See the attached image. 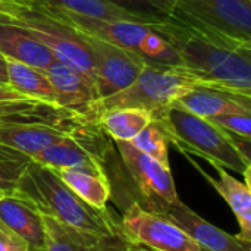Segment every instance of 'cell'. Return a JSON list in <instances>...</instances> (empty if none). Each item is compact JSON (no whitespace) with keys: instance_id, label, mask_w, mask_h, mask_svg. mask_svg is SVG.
<instances>
[{"instance_id":"obj_1","label":"cell","mask_w":251,"mask_h":251,"mask_svg":"<svg viewBox=\"0 0 251 251\" xmlns=\"http://www.w3.org/2000/svg\"><path fill=\"white\" fill-rule=\"evenodd\" d=\"M199 84L251 97V46L197 32L172 16L153 25Z\"/></svg>"},{"instance_id":"obj_2","label":"cell","mask_w":251,"mask_h":251,"mask_svg":"<svg viewBox=\"0 0 251 251\" xmlns=\"http://www.w3.org/2000/svg\"><path fill=\"white\" fill-rule=\"evenodd\" d=\"M13 194L28 200L41 215L97 243L119 234V225L109 210L101 212L87 204L51 168L31 162Z\"/></svg>"},{"instance_id":"obj_3","label":"cell","mask_w":251,"mask_h":251,"mask_svg":"<svg viewBox=\"0 0 251 251\" xmlns=\"http://www.w3.org/2000/svg\"><path fill=\"white\" fill-rule=\"evenodd\" d=\"M0 21L24 28L43 43L59 62L74 68L96 84L87 41L43 0H0Z\"/></svg>"},{"instance_id":"obj_4","label":"cell","mask_w":251,"mask_h":251,"mask_svg":"<svg viewBox=\"0 0 251 251\" xmlns=\"http://www.w3.org/2000/svg\"><path fill=\"white\" fill-rule=\"evenodd\" d=\"M151 121L160 128L166 141L185 154L199 156L212 166L218 165L240 174L251 166L241 156L229 134L206 118L171 104Z\"/></svg>"},{"instance_id":"obj_5","label":"cell","mask_w":251,"mask_h":251,"mask_svg":"<svg viewBox=\"0 0 251 251\" xmlns=\"http://www.w3.org/2000/svg\"><path fill=\"white\" fill-rule=\"evenodd\" d=\"M50 6V4H49ZM71 28L79 34H88L91 37L104 40L118 47H122L138 57L147 65L163 66H182L181 57L176 49L168 43L153 25H144L132 21H104L84 18L71 12H65L50 6Z\"/></svg>"},{"instance_id":"obj_6","label":"cell","mask_w":251,"mask_h":251,"mask_svg":"<svg viewBox=\"0 0 251 251\" xmlns=\"http://www.w3.org/2000/svg\"><path fill=\"white\" fill-rule=\"evenodd\" d=\"M196 84H199L197 79L184 66L146 65L129 87L97 100L94 104L96 115L99 119L104 110L126 107L146 110L153 119Z\"/></svg>"},{"instance_id":"obj_7","label":"cell","mask_w":251,"mask_h":251,"mask_svg":"<svg viewBox=\"0 0 251 251\" xmlns=\"http://www.w3.org/2000/svg\"><path fill=\"white\" fill-rule=\"evenodd\" d=\"M169 16L204 35L251 46V0H176Z\"/></svg>"},{"instance_id":"obj_8","label":"cell","mask_w":251,"mask_h":251,"mask_svg":"<svg viewBox=\"0 0 251 251\" xmlns=\"http://www.w3.org/2000/svg\"><path fill=\"white\" fill-rule=\"evenodd\" d=\"M110 138L99 124L76 122L59 141L47 146L32 162L51 169H91L106 174Z\"/></svg>"},{"instance_id":"obj_9","label":"cell","mask_w":251,"mask_h":251,"mask_svg":"<svg viewBox=\"0 0 251 251\" xmlns=\"http://www.w3.org/2000/svg\"><path fill=\"white\" fill-rule=\"evenodd\" d=\"M119 234L150 251H201L179 226L162 215L132 203L122 215Z\"/></svg>"},{"instance_id":"obj_10","label":"cell","mask_w":251,"mask_h":251,"mask_svg":"<svg viewBox=\"0 0 251 251\" xmlns=\"http://www.w3.org/2000/svg\"><path fill=\"white\" fill-rule=\"evenodd\" d=\"M115 146L125 169L144 200V209L157 212L163 206L179 200L171 168L141 153L129 141H115Z\"/></svg>"},{"instance_id":"obj_11","label":"cell","mask_w":251,"mask_h":251,"mask_svg":"<svg viewBox=\"0 0 251 251\" xmlns=\"http://www.w3.org/2000/svg\"><path fill=\"white\" fill-rule=\"evenodd\" d=\"M81 35L87 41L91 51L99 100L129 87L147 65L141 57L122 47L88 34Z\"/></svg>"},{"instance_id":"obj_12","label":"cell","mask_w":251,"mask_h":251,"mask_svg":"<svg viewBox=\"0 0 251 251\" xmlns=\"http://www.w3.org/2000/svg\"><path fill=\"white\" fill-rule=\"evenodd\" d=\"M46 74L56 91L57 107L79 122L97 124L94 104L99 100L96 84L74 68L54 60Z\"/></svg>"},{"instance_id":"obj_13","label":"cell","mask_w":251,"mask_h":251,"mask_svg":"<svg viewBox=\"0 0 251 251\" xmlns=\"http://www.w3.org/2000/svg\"><path fill=\"white\" fill-rule=\"evenodd\" d=\"M165 216L191 237L201 251H251V243L241 241L237 235H231L210 222L200 218L181 200L163 206L153 212Z\"/></svg>"},{"instance_id":"obj_14","label":"cell","mask_w":251,"mask_h":251,"mask_svg":"<svg viewBox=\"0 0 251 251\" xmlns=\"http://www.w3.org/2000/svg\"><path fill=\"white\" fill-rule=\"evenodd\" d=\"M0 222L18 235L28 251H46V228L43 215L16 194L0 197Z\"/></svg>"},{"instance_id":"obj_15","label":"cell","mask_w":251,"mask_h":251,"mask_svg":"<svg viewBox=\"0 0 251 251\" xmlns=\"http://www.w3.org/2000/svg\"><path fill=\"white\" fill-rule=\"evenodd\" d=\"M74 124H50L40 121L0 124V144L18 150L32 160L43 149L63 138Z\"/></svg>"},{"instance_id":"obj_16","label":"cell","mask_w":251,"mask_h":251,"mask_svg":"<svg viewBox=\"0 0 251 251\" xmlns=\"http://www.w3.org/2000/svg\"><path fill=\"white\" fill-rule=\"evenodd\" d=\"M172 104L206 119L228 112H251V97L204 84H196Z\"/></svg>"},{"instance_id":"obj_17","label":"cell","mask_w":251,"mask_h":251,"mask_svg":"<svg viewBox=\"0 0 251 251\" xmlns=\"http://www.w3.org/2000/svg\"><path fill=\"white\" fill-rule=\"evenodd\" d=\"M0 53L19 63L46 71L54 60V54L24 28L0 21Z\"/></svg>"},{"instance_id":"obj_18","label":"cell","mask_w":251,"mask_h":251,"mask_svg":"<svg viewBox=\"0 0 251 251\" xmlns=\"http://www.w3.org/2000/svg\"><path fill=\"white\" fill-rule=\"evenodd\" d=\"M190 159V157H188ZM190 162L196 166V169L209 181V184L222 196V199L228 203L231 210L234 212L238 225H240V234L237 235L241 241L251 243V191L250 188L241 182L240 179L234 178L231 174H228L226 169L222 166L213 165V168L219 174V179H215L212 175L204 172L196 162L190 159Z\"/></svg>"},{"instance_id":"obj_19","label":"cell","mask_w":251,"mask_h":251,"mask_svg":"<svg viewBox=\"0 0 251 251\" xmlns=\"http://www.w3.org/2000/svg\"><path fill=\"white\" fill-rule=\"evenodd\" d=\"M7 85L26 99L62 112L57 107L56 91L43 69L7 59Z\"/></svg>"},{"instance_id":"obj_20","label":"cell","mask_w":251,"mask_h":251,"mask_svg":"<svg viewBox=\"0 0 251 251\" xmlns=\"http://www.w3.org/2000/svg\"><path fill=\"white\" fill-rule=\"evenodd\" d=\"M56 172L87 204L101 212L107 210V201L112 193L107 174L91 169H59Z\"/></svg>"},{"instance_id":"obj_21","label":"cell","mask_w":251,"mask_h":251,"mask_svg":"<svg viewBox=\"0 0 251 251\" xmlns=\"http://www.w3.org/2000/svg\"><path fill=\"white\" fill-rule=\"evenodd\" d=\"M151 115L141 109H109L99 115L97 124L113 141H132L149 124Z\"/></svg>"},{"instance_id":"obj_22","label":"cell","mask_w":251,"mask_h":251,"mask_svg":"<svg viewBox=\"0 0 251 251\" xmlns=\"http://www.w3.org/2000/svg\"><path fill=\"white\" fill-rule=\"evenodd\" d=\"M50 122V124H74L79 122L65 112H59L35 100L0 101V124L9 122Z\"/></svg>"},{"instance_id":"obj_23","label":"cell","mask_w":251,"mask_h":251,"mask_svg":"<svg viewBox=\"0 0 251 251\" xmlns=\"http://www.w3.org/2000/svg\"><path fill=\"white\" fill-rule=\"evenodd\" d=\"M44 3L71 12L84 18H93V19H104V21H113V19H122V21H132L144 25H154L116 4H113L109 0H43Z\"/></svg>"},{"instance_id":"obj_24","label":"cell","mask_w":251,"mask_h":251,"mask_svg":"<svg viewBox=\"0 0 251 251\" xmlns=\"http://www.w3.org/2000/svg\"><path fill=\"white\" fill-rule=\"evenodd\" d=\"M46 251H100L97 241L62 225L60 222L44 216Z\"/></svg>"},{"instance_id":"obj_25","label":"cell","mask_w":251,"mask_h":251,"mask_svg":"<svg viewBox=\"0 0 251 251\" xmlns=\"http://www.w3.org/2000/svg\"><path fill=\"white\" fill-rule=\"evenodd\" d=\"M31 162L26 154L0 144V190L12 194Z\"/></svg>"},{"instance_id":"obj_26","label":"cell","mask_w":251,"mask_h":251,"mask_svg":"<svg viewBox=\"0 0 251 251\" xmlns=\"http://www.w3.org/2000/svg\"><path fill=\"white\" fill-rule=\"evenodd\" d=\"M137 150L153 157L163 166L169 168L168 141L160 128L151 121L132 141H129Z\"/></svg>"},{"instance_id":"obj_27","label":"cell","mask_w":251,"mask_h":251,"mask_svg":"<svg viewBox=\"0 0 251 251\" xmlns=\"http://www.w3.org/2000/svg\"><path fill=\"white\" fill-rule=\"evenodd\" d=\"M109 1L151 24H157L172 13L176 0H109Z\"/></svg>"},{"instance_id":"obj_28","label":"cell","mask_w":251,"mask_h":251,"mask_svg":"<svg viewBox=\"0 0 251 251\" xmlns=\"http://www.w3.org/2000/svg\"><path fill=\"white\" fill-rule=\"evenodd\" d=\"M209 121L228 134L251 138V112H228L209 118Z\"/></svg>"},{"instance_id":"obj_29","label":"cell","mask_w":251,"mask_h":251,"mask_svg":"<svg viewBox=\"0 0 251 251\" xmlns=\"http://www.w3.org/2000/svg\"><path fill=\"white\" fill-rule=\"evenodd\" d=\"M0 251H28L26 244L0 222Z\"/></svg>"},{"instance_id":"obj_30","label":"cell","mask_w":251,"mask_h":251,"mask_svg":"<svg viewBox=\"0 0 251 251\" xmlns=\"http://www.w3.org/2000/svg\"><path fill=\"white\" fill-rule=\"evenodd\" d=\"M99 249H100V251H150L128 241L121 234H118L113 238H107V240L101 241L99 244Z\"/></svg>"},{"instance_id":"obj_31","label":"cell","mask_w":251,"mask_h":251,"mask_svg":"<svg viewBox=\"0 0 251 251\" xmlns=\"http://www.w3.org/2000/svg\"><path fill=\"white\" fill-rule=\"evenodd\" d=\"M19 100H31V99L21 96L9 85L0 84V101H19Z\"/></svg>"},{"instance_id":"obj_32","label":"cell","mask_w":251,"mask_h":251,"mask_svg":"<svg viewBox=\"0 0 251 251\" xmlns=\"http://www.w3.org/2000/svg\"><path fill=\"white\" fill-rule=\"evenodd\" d=\"M0 84L7 85V59L0 53Z\"/></svg>"},{"instance_id":"obj_33","label":"cell","mask_w":251,"mask_h":251,"mask_svg":"<svg viewBox=\"0 0 251 251\" xmlns=\"http://www.w3.org/2000/svg\"><path fill=\"white\" fill-rule=\"evenodd\" d=\"M4 194H7V193H4L3 190H0V197H1V196H4Z\"/></svg>"}]
</instances>
